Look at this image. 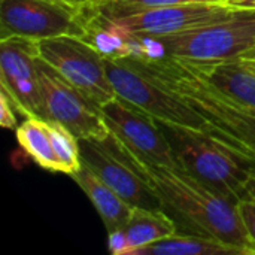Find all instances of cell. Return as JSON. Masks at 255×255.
<instances>
[{
    "label": "cell",
    "mask_w": 255,
    "mask_h": 255,
    "mask_svg": "<svg viewBox=\"0 0 255 255\" xmlns=\"http://www.w3.org/2000/svg\"><path fill=\"white\" fill-rule=\"evenodd\" d=\"M238 211L242 218L244 227L248 233L250 241L253 242L255 248V199L248 196L238 203Z\"/></svg>",
    "instance_id": "obj_19"
},
{
    "label": "cell",
    "mask_w": 255,
    "mask_h": 255,
    "mask_svg": "<svg viewBox=\"0 0 255 255\" xmlns=\"http://www.w3.org/2000/svg\"><path fill=\"white\" fill-rule=\"evenodd\" d=\"M233 10L235 7L223 4H184L139 9L106 18L128 34L167 36L224 19Z\"/></svg>",
    "instance_id": "obj_12"
},
{
    "label": "cell",
    "mask_w": 255,
    "mask_h": 255,
    "mask_svg": "<svg viewBox=\"0 0 255 255\" xmlns=\"http://www.w3.org/2000/svg\"><path fill=\"white\" fill-rule=\"evenodd\" d=\"M13 103L10 102L9 96L0 88V126L4 128H16V117L13 112Z\"/></svg>",
    "instance_id": "obj_20"
},
{
    "label": "cell",
    "mask_w": 255,
    "mask_h": 255,
    "mask_svg": "<svg viewBox=\"0 0 255 255\" xmlns=\"http://www.w3.org/2000/svg\"><path fill=\"white\" fill-rule=\"evenodd\" d=\"M250 60H251V61H254V63H255V58H250Z\"/></svg>",
    "instance_id": "obj_26"
},
{
    "label": "cell",
    "mask_w": 255,
    "mask_h": 255,
    "mask_svg": "<svg viewBox=\"0 0 255 255\" xmlns=\"http://www.w3.org/2000/svg\"><path fill=\"white\" fill-rule=\"evenodd\" d=\"M244 255L238 248L226 245L217 239L194 235L175 233L148 247L136 250L131 255Z\"/></svg>",
    "instance_id": "obj_16"
},
{
    "label": "cell",
    "mask_w": 255,
    "mask_h": 255,
    "mask_svg": "<svg viewBox=\"0 0 255 255\" xmlns=\"http://www.w3.org/2000/svg\"><path fill=\"white\" fill-rule=\"evenodd\" d=\"M145 166L163 209L172 217L178 229L217 239L238 248L244 255L255 254L236 203L182 169Z\"/></svg>",
    "instance_id": "obj_1"
},
{
    "label": "cell",
    "mask_w": 255,
    "mask_h": 255,
    "mask_svg": "<svg viewBox=\"0 0 255 255\" xmlns=\"http://www.w3.org/2000/svg\"><path fill=\"white\" fill-rule=\"evenodd\" d=\"M226 3L235 9H255V0H226Z\"/></svg>",
    "instance_id": "obj_22"
},
{
    "label": "cell",
    "mask_w": 255,
    "mask_h": 255,
    "mask_svg": "<svg viewBox=\"0 0 255 255\" xmlns=\"http://www.w3.org/2000/svg\"><path fill=\"white\" fill-rule=\"evenodd\" d=\"M37 54L42 61L99 108L117 97L108 76L105 57L82 37L60 36L37 40Z\"/></svg>",
    "instance_id": "obj_8"
},
{
    "label": "cell",
    "mask_w": 255,
    "mask_h": 255,
    "mask_svg": "<svg viewBox=\"0 0 255 255\" xmlns=\"http://www.w3.org/2000/svg\"><path fill=\"white\" fill-rule=\"evenodd\" d=\"M52 148L60 166V173L73 175L82 166L81 151H79V139L64 126L48 121Z\"/></svg>",
    "instance_id": "obj_18"
},
{
    "label": "cell",
    "mask_w": 255,
    "mask_h": 255,
    "mask_svg": "<svg viewBox=\"0 0 255 255\" xmlns=\"http://www.w3.org/2000/svg\"><path fill=\"white\" fill-rule=\"evenodd\" d=\"M15 130L19 146L37 166L54 173L60 172L46 120L30 117L25 118Z\"/></svg>",
    "instance_id": "obj_17"
},
{
    "label": "cell",
    "mask_w": 255,
    "mask_h": 255,
    "mask_svg": "<svg viewBox=\"0 0 255 255\" xmlns=\"http://www.w3.org/2000/svg\"><path fill=\"white\" fill-rule=\"evenodd\" d=\"M70 178L78 184V187L87 194L93 206L97 209L108 233L124 229L133 206H130L85 164H82L79 170L70 175Z\"/></svg>",
    "instance_id": "obj_14"
},
{
    "label": "cell",
    "mask_w": 255,
    "mask_h": 255,
    "mask_svg": "<svg viewBox=\"0 0 255 255\" xmlns=\"http://www.w3.org/2000/svg\"><path fill=\"white\" fill-rule=\"evenodd\" d=\"M97 7L63 0H0V39L85 37Z\"/></svg>",
    "instance_id": "obj_7"
},
{
    "label": "cell",
    "mask_w": 255,
    "mask_h": 255,
    "mask_svg": "<svg viewBox=\"0 0 255 255\" xmlns=\"http://www.w3.org/2000/svg\"><path fill=\"white\" fill-rule=\"evenodd\" d=\"M79 4L82 6H88V7H99L102 6L103 3H106L108 0H76Z\"/></svg>",
    "instance_id": "obj_24"
},
{
    "label": "cell",
    "mask_w": 255,
    "mask_h": 255,
    "mask_svg": "<svg viewBox=\"0 0 255 255\" xmlns=\"http://www.w3.org/2000/svg\"><path fill=\"white\" fill-rule=\"evenodd\" d=\"M81 161L130 206L163 209L146 166L115 136L79 139Z\"/></svg>",
    "instance_id": "obj_6"
},
{
    "label": "cell",
    "mask_w": 255,
    "mask_h": 255,
    "mask_svg": "<svg viewBox=\"0 0 255 255\" xmlns=\"http://www.w3.org/2000/svg\"><path fill=\"white\" fill-rule=\"evenodd\" d=\"M42 120L67 127L78 139H103L111 130L100 108L39 58Z\"/></svg>",
    "instance_id": "obj_10"
},
{
    "label": "cell",
    "mask_w": 255,
    "mask_h": 255,
    "mask_svg": "<svg viewBox=\"0 0 255 255\" xmlns=\"http://www.w3.org/2000/svg\"><path fill=\"white\" fill-rule=\"evenodd\" d=\"M109 81L118 97L157 121L206 131L205 118L179 94L155 81L133 57L105 58Z\"/></svg>",
    "instance_id": "obj_5"
},
{
    "label": "cell",
    "mask_w": 255,
    "mask_h": 255,
    "mask_svg": "<svg viewBox=\"0 0 255 255\" xmlns=\"http://www.w3.org/2000/svg\"><path fill=\"white\" fill-rule=\"evenodd\" d=\"M155 37L164 45L167 57L194 64L255 58V9H235L224 19Z\"/></svg>",
    "instance_id": "obj_4"
},
{
    "label": "cell",
    "mask_w": 255,
    "mask_h": 255,
    "mask_svg": "<svg viewBox=\"0 0 255 255\" xmlns=\"http://www.w3.org/2000/svg\"><path fill=\"white\" fill-rule=\"evenodd\" d=\"M158 124L182 170L236 205L248 197L247 182L255 170L254 164L224 146L208 131L161 121Z\"/></svg>",
    "instance_id": "obj_3"
},
{
    "label": "cell",
    "mask_w": 255,
    "mask_h": 255,
    "mask_svg": "<svg viewBox=\"0 0 255 255\" xmlns=\"http://www.w3.org/2000/svg\"><path fill=\"white\" fill-rule=\"evenodd\" d=\"M0 88L22 117L42 118L37 40L19 36L0 39Z\"/></svg>",
    "instance_id": "obj_11"
},
{
    "label": "cell",
    "mask_w": 255,
    "mask_h": 255,
    "mask_svg": "<svg viewBox=\"0 0 255 255\" xmlns=\"http://www.w3.org/2000/svg\"><path fill=\"white\" fill-rule=\"evenodd\" d=\"M136 60L155 81L184 97L205 118L206 131L212 137L255 166V111L223 94L187 61L173 57Z\"/></svg>",
    "instance_id": "obj_2"
},
{
    "label": "cell",
    "mask_w": 255,
    "mask_h": 255,
    "mask_svg": "<svg viewBox=\"0 0 255 255\" xmlns=\"http://www.w3.org/2000/svg\"><path fill=\"white\" fill-rule=\"evenodd\" d=\"M63 1H67V3H78L76 0H63ZM79 4V3H78Z\"/></svg>",
    "instance_id": "obj_25"
},
{
    "label": "cell",
    "mask_w": 255,
    "mask_h": 255,
    "mask_svg": "<svg viewBox=\"0 0 255 255\" xmlns=\"http://www.w3.org/2000/svg\"><path fill=\"white\" fill-rule=\"evenodd\" d=\"M108 248H109L111 254L114 255L128 254V245H127V239H126L123 229L108 233Z\"/></svg>",
    "instance_id": "obj_21"
},
{
    "label": "cell",
    "mask_w": 255,
    "mask_h": 255,
    "mask_svg": "<svg viewBox=\"0 0 255 255\" xmlns=\"http://www.w3.org/2000/svg\"><path fill=\"white\" fill-rule=\"evenodd\" d=\"M184 61V60H182ZM208 82L242 106L255 111V63L250 58L217 64H194L187 61Z\"/></svg>",
    "instance_id": "obj_13"
},
{
    "label": "cell",
    "mask_w": 255,
    "mask_h": 255,
    "mask_svg": "<svg viewBox=\"0 0 255 255\" xmlns=\"http://www.w3.org/2000/svg\"><path fill=\"white\" fill-rule=\"evenodd\" d=\"M247 193H248V196L255 199V170L251 173V176L247 182Z\"/></svg>",
    "instance_id": "obj_23"
},
{
    "label": "cell",
    "mask_w": 255,
    "mask_h": 255,
    "mask_svg": "<svg viewBox=\"0 0 255 255\" xmlns=\"http://www.w3.org/2000/svg\"><path fill=\"white\" fill-rule=\"evenodd\" d=\"M100 112L111 133L143 164L181 169L169 139L152 115L118 96L100 106Z\"/></svg>",
    "instance_id": "obj_9"
},
{
    "label": "cell",
    "mask_w": 255,
    "mask_h": 255,
    "mask_svg": "<svg viewBox=\"0 0 255 255\" xmlns=\"http://www.w3.org/2000/svg\"><path fill=\"white\" fill-rule=\"evenodd\" d=\"M123 230L128 245L127 255H131L136 250L178 233V226L164 209L133 206L130 218Z\"/></svg>",
    "instance_id": "obj_15"
}]
</instances>
